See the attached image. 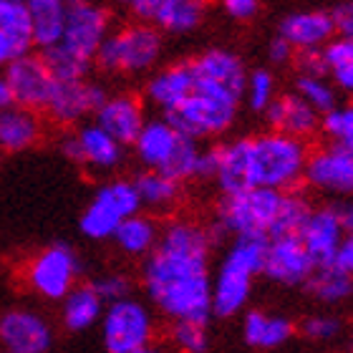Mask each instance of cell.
<instances>
[{
	"instance_id": "25",
	"label": "cell",
	"mask_w": 353,
	"mask_h": 353,
	"mask_svg": "<svg viewBox=\"0 0 353 353\" xmlns=\"http://www.w3.org/2000/svg\"><path fill=\"white\" fill-rule=\"evenodd\" d=\"M30 43L48 51L61 43L66 28V3L63 0H28Z\"/></svg>"
},
{
	"instance_id": "10",
	"label": "cell",
	"mask_w": 353,
	"mask_h": 353,
	"mask_svg": "<svg viewBox=\"0 0 353 353\" xmlns=\"http://www.w3.org/2000/svg\"><path fill=\"white\" fill-rule=\"evenodd\" d=\"M194 88L240 103L248 83V68L237 53L228 48H207L190 61Z\"/></svg>"
},
{
	"instance_id": "7",
	"label": "cell",
	"mask_w": 353,
	"mask_h": 353,
	"mask_svg": "<svg viewBox=\"0 0 353 353\" xmlns=\"http://www.w3.org/2000/svg\"><path fill=\"white\" fill-rule=\"evenodd\" d=\"M83 263L79 252L66 243H53L38 250L23 265V280L30 293L43 301L61 303L81 280Z\"/></svg>"
},
{
	"instance_id": "6",
	"label": "cell",
	"mask_w": 353,
	"mask_h": 353,
	"mask_svg": "<svg viewBox=\"0 0 353 353\" xmlns=\"http://www.w3.org/2000/svg\"><path fill=\"white\" fill-rule=\"evenodd\" d=\"M141 212V202L134 187V179H106V182L94 192V199L86 205V210L79 217V230L83 237L94 240V243H103L111 240L119 225L134 214Z\"/></svg>"
},
{
	"instance_id": "45",
	"label": "cell",
	"mask_w": 353,
	"mask_h": 353,
	"mask_svg": "<svg viewBox=\"0 0 353 353\" xmlns=\"http://www.w3.org/2000/svg\"><path fill=\"white\" fill-rule=\"evenodd\" d=\"M225 13L230 18H235V21H252L255 15H258L260 6L255 0H225Z\"/></svg>"
},
{
	"instance_id": "14",
	"label": "cell",
	"mask_w": 353,
	"mask_h": 353,
	"mask_svg": "<svg viewBox=\"0 0 353 353\" xmlns=\"http://www.w3.org/2000/svg\"><path fill=\"white\" fill-rule=\"evenodd\" d=\"M303 179L313 190L339 199L353 197V157L339 144H325L308 154Z\"/></svg>"
},
{
	"instance_id": "1",
	"label": "cell",
	"mask_w": 353,
	"mask_h": 353,
	"mask_svg": "<svg viewBox=\"0 0 353 353\" xmlns=\"http://www.w3.org/2000/svg\"><path fill=\"white\" fill-rule=\"evenodd\" d=\"M212 232L192 220H174L159 232V243L141 268V283L162 316L174 323L207 325L212 316L210 275Z\"/></svg>"
},
{
	"instance_id": "47",
	"label": "cell",
	"mask_w": 353,
	"mask_h": 353,
	"mask_svg": "<svg viewBox=\"0 0 353 353\" xmlns=\"http://www.w3.org/2000/svg\"><path fill=\"white\" fill-rule=\"evenodd\" d=\"M331 207L341 222V230H343L346 235H353V197L341 199V202H336V205H331Z\"/></svg>"
},
{
	"instance_id": "49",
	"label": "cell",
	"mask_w": 353,
	"mask_h": 353,
	"mask_svg": "<svg viewBox=\"0 0 353 353\" xmlns=\"http://www.w3.org/2000/svg\"><path fill=\"white\" fill-rule=\"evenodd\" d=\"M336 265L343 268L348 275H353V235L343 237V243L339 248V255H336Z\"/></svg>"
},
{
	"instance_id": "20",
	"label": "cell",
	"mask_w": 353,
	"mask_h": 353,
	"mask_svg": "<svg viewBox=\"0 0 353 353\" xmlns=\"http://www.w3.org/2000/svg\"><path fill=\"white\" fill-rule=\"evenodd\" d=\"M343 237H346V232L341 230L339 217L333 212V207L328 205V207H318V210L310 212L308 222L303 225L298 240L305 248L313 265L323 268V265L336 263V255H339Z\"/></svg>"
},
{
	"instance_id": "31",
	"label": "cell",
	"mask_w": 353,
	"mask_h": 353,
	"mask_svg": "<svg viewBox=\"0 0 353 353\" xmlns=\"http://www.w3.org/2000/svg\"><path fill=\"white\" fill-rule=\"evenodd\" d=\"M308 293L321 303H341L351 298L353 293V275H348L339 265H323L310 272V278L305 280Z\"/></svg>"
},
{
	"instance_id": "9",
	"label": "cell",
	"mask_w": 353,
	"mask_h": 353,
	"mask_svg": "<svg viewBox=\"0 0 353 353\" xmlns=\"http://www.w3.org/2000/svg\"><path fill=\"white\" fill-rule=\"evenodd\" d=\"M167 121L174 126L182 137L190 139H210V137H220L235 124L237 119V103L222 96L207 94V91H192L190 99L179 103L174 111L167 114Z\"/></svg>"
},
{
	"instance_id": "13",
	"label": "cell",
	"mask_w": 353,
	"mask_h": 353,
	"mask_svg": "<svg viewBox=\"0 0 353 353\" xmlns=\"http://www.w3.org/2000/svg\"><path fill=\"white\" fill-rule=\"evenodd\" d=\"M53 346L51 321L33 308H8L0 316V348L6 353H48Z\"/></svg>"
},
{
	"instance_id": "27",
	"label": "cell",
	"mask_w": 353,
	"mask_h": 353,
	"mask_svg": "<svg viewBox=\"0 0 353 353\" xmlns=\"http://www.w3.org/2000/svg\"><path fill=\"white\" fill-rule=\"evenodd\" d=\"M103 301L99 298L91 283L86 285H79L71 290V293L61 301V323L63 328L71 333H81L88 331V328H94L103 316Z\"/></svg>"
},
{
	"instance_id": "39",
	"label": "cell",
	"mask_w": 353,
	"mask_h": 353,
	"mask_svg": "<svg viewBox=\"0 0 353 353\" xmlns=\"http://www.w3.org/2000/svg\"><path fill=\"white\" fill-rule=\"evenodd\" d=\"M0 30L13 33V36L30 38L28 3H23V0H0Z\"/></svg>"
},
{
	"instance_id": "3",
	"label": "cell",
	"mask_w": 353,
	"mask_h": 353,
	"mask_svg": "<svg viewBox=\"0 0 353 353\" xmlns=\"http://www.w3.org/2000/svg\"><path fill=\"white\" fill-rule=\"evenodd\" d=\"M308 144L278 132L250 137L252 187L275 192H293L303 179L308 162Z\"/></svg>"
},
{
	"instance_id": "32",
	"label": "cell",
	"mask_w": 353,
	"mask_h": 353,
	"mask_svg": "<svg viewBox=\"0 0 353 353\" xmlns=\"http://www.w3.org/2000/svg\"><path fill=\"white\" fill-rule=\"evenodd\" d=\"M137 194H139L141 207H154V210H167L179 199L182 194V184L170 179V176L159 174V172H141L134 179Z\"/></svg>"
},
{
	"instance_id": "18",
	"label": "cell",
	"mask_w": 353,
	"mask_h": 353,
	"mask_svg": "<svg viewBox=\"0 0 353 353\" xmlns=\"http://www.w3.org/2000/svg\"><path fill=\"white\" fill-rule=\"evenodd\" d=\"M184 139H190V137H182L167 119H147V124L141 126L139 137L134 139L132 147L137 152V159L149 172L164 174Z\"/></svg>"
},
{
	"instance_id": "37",
	"label": "cell",
	"mask_w": 353,
	"mask_h": 353,
	"mask_svg": "<svg viewBox=\"0 0 353 353\" xmlns=\"http://www.w3.org/2000/svg\"><path fill=\"white\" fill-rule=\"evenodd\" d=\"M321 129L331 139V144H341L353 134V103H339L333 111L321 117Z\"/></svg>"
},
{
	"instance_id": "33",
	"label": "cell",
	"mask_w": 353,
	"mask_h": 353,
	"mask_svg": "<svg viewBox=\"0 0 353 353\" xmlns=\"http://www.w3.org/2000/svg\"><path fill=\"white\" fill-rule=\"evenodd\" d=\"M41 59H43L48 74L56 83H74V81H86L91 68H94V61H86L81 56L71 53L63 46H53L48 51H41Z\"/></svg>"
},
{
	"instance_id": "34",
	"label": "cell",
	"mask_w": 353,
	"mask_h": 353,
	"mask_svg": "<svg viewBox=\"0 0 353 353\" xmlns=\"http://www.w3.org/2000/svg\"><path fill=\"white\" fill-rule=\"evenodd\" d=\"M310 212H313V207H310V202L303 194L285 192L283 202H280L278 217H275V225H272L270 240H278V237H298L303 225L308 222Z\"/></svg>"
},
{
	"instance_id": "44",
	"label": "cell",
	"mask_w": 353,
	"mask_h": 353,
	"mask_svg": "<svg viewBox=\"0 0 353 353\" xmlns=\"http://www.w3.org/2000/svg\"><path fill=\"white\" fill-rule=\"evenodd\" d=\"M333 26L339 38H353V3H341L333 8Z\"/></svg>"
},
{
	"instance_id": "51",
	"label": "cell",
	"mask_w": 353,
	"mask_h": 353,
	"mask_svg": "<svg viewBox=\"0 0 353 353\" xmlns=\"http://www.w3.org/2000/svg\"><path fill=\"white\" fill-rule=\"evenodd\" d=\"M339 147H343V149H346V152H348V154H351V157H353V134H351V137H348V139H346V141H341Z\"/></svg>"
},
{
	"instance_id": "50",
	"label": "cell",
	"mask_w": 353,
	"mask_h": 353,
	"mask_svg": "<svg viewBox=\"0 0 353 353\" xmlns=\"http://www.w3.org/2000/svg\"><path fill=\"white\" fill-rule=\"evenodd\" d=\"M13 106V99H10V88H8L6 83V76H3V71H0V114L6 109H10Z\"/></svg>"
},
{
	"instance_id": "12",
	"label": "cell",
	"mask_w": 353,
	"mask_h": 353,
	"mask_svg": "<svg viewBox=\"0 0 353 353\" xmlns=\"http://www.w3.org/2000/svg\"><path fill=\"white\" fill-rule=\"evenodd\" d=\"M3 76H6V83L10 88L13 106L28 109L33 114L46 111V103L51 99L56 81L48 74L41 53H26L21 59H15L13 63H8L3 68Z\"/></svg>"
},
{
	"instance_id": "11",
	"label": "cell",
	"mask_w": 353,
	"mask_h": 353,
	"mask_svg": "<svg viewBox=\"0 0 353 353\" xmlns=\"http://www.w3.org/2000/svg\"><path fill=\"white\" fill-rule=\"evenodd\" d=\"M111 33V13L103 6L74 0L66 3V28L61 46L86 61H94L96 51L101 48Z\"/></svg>"
},
{
	"instance_id": "40",
	"label": "cell",
	"mask_w": 353,
	"mask_h": 353,
	"mask_svg": "<svg viewBox=\"0 0 353 353\" xmlns=\"http://www.w3.org/2000/svg\"><path fill=\"white\" fill-rule=\"evenodd\" d=\"M172 341L176 351L182 353H205L210 346L207 325L202 323H174L172 325Z\"/></svg>"
},
{
	"instance_id": "35",
	"label": "cell",
	"mask_w": 353,
	"mask_h": 353,
	"mask_svg": "<svg viewBox=\"0 0 353 353\" xmlns=\"http://www.w3.org/2000/svg\"><path fill=\"white\" fill-rule=\"evenodd\" d=\"M295 94L316 111L318 117H325L328 111L339 106V91L328 79H316V76H298L295 81Z\"/></svg>"
},
{
	"instance_id": "15",
	"label": "cell",
	"mask_w": 353,
	"mask_h": 353,
	"mask_svg": "<svg viewBox=\"0 0 353 353\" xmlns=\"http://www.w3.org/2000/svg\"><path fill=\"white\" fill-rule=\"evenodd\" d=\"M109 99L106 88L96 81H74V83H56L51 91V99L46 103V114L61 126L86 124L88 117H96L103 101Z\"/></svg>"
},
{
	"instance_id": "4",
	"label": "cell",
	"mask_w": 353,
	"mask_h": 353,
	"mask_svg": "<svg viewBox=\"0 0 353 353\" xmlns=\"http://www.w3.org/2000/svg\"><path fill=\"white\" fill-rule=\"evenodd\" d=\"M162 59V33L147 23H129L111 30L94 56V66L106 74L139 76Z\"/></svg>"
},
{
	"instance_id": "42",
	"label": "cell",
	"mask_w": 353,
	"mask_h": 353,
	"mask_svg": "<svg viewBox=\"0 0 353 353\" xmlns=\"http://www.w3.org/2000/svg\"><path fill=\"white\" fill-rule=\"evenodd\" d=\"M30 48H33L30 38L13 36V33L0 30V68H6L8 63H13L15 59H21V56L30 53Z\"/></svg>"
},
{
	"instance_id": "21",
	"label": "cell",
	"mask_w": 353,
	"mask_h": 353,
	"mask_svg": "<svg viewBox=\"0 0 353 353\" xmlns=\"http://www.w3.org/2000/svg\"><path fill=\"white\" fill-rule=\"evenodd\" d=\"M278 36L285 41L293 51H321L325 43H331L336 36L331 13L325 10H301L290 13L280 23Z\"/></svg>"
},
{
	"instance_id": "52",
	"label": "cell",
	"mask_w": 353,
	"mask_h": 353,
	"mask_svg": "<svg viewBox=\"0 0 353 353\" xmlns=\"http://www.w3.org/2000/svg\"><path fill=\"white\" fill-rule=\"evenodd\" d=\"M139 353H170L167 348H162V346H147L144 351H139Z\"/></svg>"
},
{
	"instance_id": "23",
	"label": "cell",
	"mask_w": 353,
	"mask_h": 353,
	"mask_svg": "<svg viewBox=\"0 0 353 353\" xmlns=\"http://www.w3.org/2000/svg\"><path fill=\"white\" fill-rule=\"evenodd\" d=\"M192 91H194V76H192L190 61H179V63L159 68L147 81V99L157 109L164 111V117L187 101Z\"/></svg>"
},
{
	"instance_id": "2",
	"label": "cell",
	"mask_w": 353,
	"mask_h": 353,
	"mask_svg": "<svg viewBox=\"0 0 353 353\" xmlns=\"http://www.w3.org/2000/svg\"><path fill=\"white\" fill-rule=\"evenodd\" d=\"M268 240L237 237L212 278V316L230 318L245 308L255 275H263Z\"/></svg>"
},
{
	"instance_id": "29",
	"label": "cell",
	"mask_w": 353,
	"mask_h": 353,
	"mask_svg": "<svg viewBox=\"0 0 353 353\" xmlns=\"http://www.w3.org/2000/svg\"><path fill=\"white\" fill-rule=\"evenodd\" d=\"M159 225H157L149 214H134L129 220H124L119 225V230L114 232V243L119 245V250L129 255V258H147L149 252L154 250L159 243Z\"/></svg>"
},
{
	"instance_id": "46",
	"label": "cell",
	"mask_w": 353,
	"mask_h": 353,
	"mask_svg": "<svg viewBox=\"0 0 353 353\" xmlns=\"http://www.w3.org/2000/svg\"><path fill=\"white\" fill-rule=\"evenodd\" d=\"M217 164H220V149L217 147H210V149H202L199 152V159H197V174L199 179H214L217 174Z\"/></svg>"
},
{
	"instance_id": "38",
	"label": "cell",
	"mask_w": 353,
	"mask_h": 353,
	"mask_svg": "<svg viewBox=\"0 0 353 353\" xmlns=\"http://www.w3.org/2000/svg\"><path fill=\"white\" fill-rule=\"evenodd\" d=\"M99 298L103 301V305H109V303H117V301H124V298H132V278L124 275V272H103L99 278L91 283Z\"/></svg>"
},
{
	"instance_id": "17",
	"label": "cell",
	"mask_w": 353,
	"mask_h": 353,
	"mask_svg": "<svg viewBox=\"0 0 353 353\" xmlns=\"http://www.w3.org/2000/svg\"><path fill=\"white\" fill-rule=\"evenodd\" d=\"M313 270H316V265L308 258V252L298 237L268 240L263 275H268L280 285H305V280L310 278Z\"/></svg>"
},
{
	"instance_id": "5",
	"label": "cell",
	"mask_w": 353,
	"mask_h": 353,
	"mask_svg": "<svg viewBox=\"0 0 353 353\" xmlns=\"http://www.w3.org/2000/svg\"><path fill=\"white\" fill-rule=\"evenodd\" d=\"M285 192L252 190L237 192V194H225L217 207V230L237 237H258V240H270L272 225L278 217L280 202Z\"/></svg>"
},
{
	"instance_id": "22",
	"label": "cell",
	"mask_w": 353,
	"mask_h": 353,
	"mask_svg": "<svg viewBox=\"0 0 353 353\" xmlns=\"http://www.w3.org/2000/svg\"><path fill=\"white\" fill-rule=\"evenodd\" d=\"M265 119H268L270 132L285 134L301 141H305L321 129V117L298 94L275 96V101L265 111Z\"/></svg>"
},
{
	"instance_id": "36",
	"label": "cell",
	"mask_w": 353,
	"mask_h": 353,
	"mask_svg": "<svg viewBox=\"0 0 353 353\" xmlns=\"http://www.w3.org/2000/svg\"><path fill=\"white\" fill-rule=\"evenodd\" d=\"M243 99L252 111H258V114L268 111V106L275 101V79L268 68H255L252 74H248Z\"/></svg>"
},
{
	"instance_id": "28",
	"label": "cell",
	"mask_w": 353,
	"mask_h": 353,
	"mask_svg": "<svg viewBox=\"0 0 353 353\" xmlns=\"http://www.w3.org/2000/svg\"><path fill=\"white\" fill-rule=\"evenodd\" d=\"M74 134L79 141V152H81V164H86V167L114 170L124 159V147L117 139H111L103 129H99L94 121L81 124Z\"/></svg>"
},
{
	"instance_id": "41",
	"label": "cell",
	"mask_w": 353,
	"mask_h": 353,
	"mask_svg": "<svg viewBox=\"0 0 353 353\" xmlns=\"http://www.w3.org/2000/svg\"><path fill=\"white\" fill-rule=\"evenodd\" d=\"M341 321L336 316H325V313H318V316H310L303 321V336H308L310 341H331L341 333Z\"/></svg>"
},
{
	"instance_id": "24",
	"label": "cell",
	"mask_w": 353,
	"mask_h": 353,
	"mask_svg": "<svg viewBox=\"0 0 353 353\" xmlns=\"http://www.w3.org/2000/svg\"><path fill=\"white\" fill-rule=\"evenodd\" d=\"M220 164L214 182L220 184L225 194H237V192L252 190L250 174V137H240L228 144H220Z\"/></svg>"
},
{
	"instance_id": "16",
	"label": "cell",
	"mask_w": 353,
	"mask_h": 353,
	"mask_svg": "<svg viewBox=\"0 0 353 353\" xmlns=\"http://www.w3.org/2000/svg\"><path fill=\"white\" fill-rule=\"evenodd\" d=\"M129 10L137 23H147L159 33L174 36L197 30L205 18V6L199 0H134Z\"/></svg>"
},
{
	"instance_id": "30",
	"label": "cell",
	"mask_w": 353,
	"mask_h": 353,
	"mask_svg": "<svg viewBox=\"0 0 353 353\" xmlns=\"http://www.w3.org/2000/svg\"><path fill=\"white\" fill-rule=\"evenodd\" d=\"M245 341L252 348H278L295 333V325L283 316H268L263 310H250L243 323Z\"/></svg>"
},
{
	"instance_id": "43",
	"label": "cell",
	"mask_w": 353,
	"mask_h": 353,
	"mask_svg": "<svg viewBox=\"0 0 353 353\" xmlns=\"http://www.w3.org/2000/svg\"><path fill=\"white\" fill-rule=\"evenodd\" d=\"M298 61V68H301V76H316V79H325L328 74V66H325L321 51H301L295 56Z\"/></svg>"
},
{
	"instance_id": "26",
	"label": "cell",
	"mask_w": 353,
	"mask_h": 353,
	"mask_svg": "<svg viewBox=\"0 0 353 353\" xmlns=\"http://www.w3.org/2000/svg\"><path fill=\"white\" fill-rule=\"evenodd\" d=\"M41 134H43V126L33 111L10 106L0 114V149L3 152L18 154V152L36 147Z\"/></svg>"
},
{
	"instance_id": "48",
	"label": "cell",
	"mask_w": 353,
	"mask_h": 353,
	"mask_svg": "<svg viewBox=\"0 0 353 353\" xmlns=\"http://www.w3.org/2000/svg\"><path fill=\"white\" fill-rule=\"evenodd\" d=\"M268 56H270L272 63H288V61L295 59V51L290 46L283 41V38H272L270 41V48H268Z\"/></svg>"
},
{
	"instance_id": "8",
	"label": "cell",
	"mask_w": 353,
	"mask_h": 353,
	"mask_svg": "<svg viewBox=\"0 0 353 353\" xmlns=\"http://www.w3.org/2000/svg\"><path fill=\"white\" fill-rule=\"evenodd\" d=\"M99 325L106 353H139L154 341V316L147 303L134 295L109 303Z\"/></svg>"
},
{
	"instance_id": "19",
	"label": "cell",
	"mask_w": 353,
	"mask_h": 353,
	"mask_svg": "<svg viewBox=\"0 0 353 353\" xmlns=\"http://www.w3.org/2000/svg\"><path fill=\"white\" fill-rule=\"evenodd\" d=\"M94 124L109 134L111 139H117L121 147L134 144L141 126L147 124L144 103L134 94H114L103 101L101 109L96 111Z\"/></svg>"
}]
</instances>
